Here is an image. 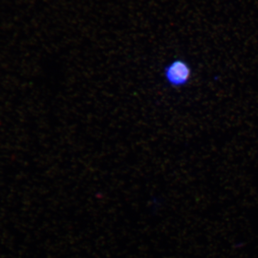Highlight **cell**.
<instances>
[{
	"instance_id": "1",
	"label": "cell",
	"mask_w": 258,
	"mask_h": 258,
	"mask_svg": "<svg viewBox=\"0 0 258 258\" xmlns=\"http://www.w3.org/2000/svg\"><path fill=\"white\" fill-rule=\"evenodd\" d=\"M191 66L182 59H176L166 66L164 71L166 83L174 88H181L189 83L191 79Z\"/></svg>"
}]
</instances>
